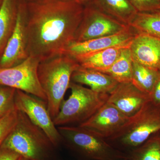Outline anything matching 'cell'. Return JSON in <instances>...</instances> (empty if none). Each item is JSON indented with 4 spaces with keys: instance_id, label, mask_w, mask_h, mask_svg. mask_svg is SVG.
Returning <instances> with one entry per match:
<instances>
[{
    "instance_id": "1",
    "label": "cell",
    "mask_w": 160,
    "mask_h": 160,
    "mask_svg": "<svg viewBox=\"0 0 160 160\" xmlns=\"http://www.w3.org/2000/svg\"><path fill=\"white\" fill-rule=\"evenodd\" d=\"M84 7L76 1L38 0L26 2L29 56L41 62L63 54L73 42Z\"/></svg>"
},
{
    "instance_id": "2",
    "label": "cell",
    "mask_w": 160,
    "mask_h": 160,
    "mask_svg": "<svg viewBox=\"0 0 160 160\" xmlns=\"http://www.w3.org/2000/svg\"><path fill=\"white\" fill-rule=\"evenodd\" d=\"M79 66L74 58L65 54L42 61L39 64L38 77L53 119L59 112L65 93L69 89L72 75Z\"/></svg>"
},
{
    "instance_id": "3",
    "label": "cell",
    "mask_w": 160,
    "mask_h": 160,
    "mask_svg": "<svg viewBox=\"0 0 160 160\" xmlns=\"http://www.w3.org/2000/svg\"><path fill=\"white\" fill-rule=\"evenodd\" d=\"M17 122L2 147L32 160H53L55 147L44 132L18 111Z\"/></svg>"
},
{
    "instance_id": "4",
    "label": "cell",
    "mask_w": 160,
    "mask_h": 160,
    "mask_svg": "<svg viewBox=\"0 0 160 160\" xmlns=\"http://www.w3.org/2000/svg\"><path fill=\"white\" fill-rule=\"evenodd\" d=\"M160 131V107L149 101L129 118L118 133L106 140L116 149L127 154Z\"/></svg>"
},
{
    "instance_id": "5",
    "label": "cell",
    "mask_w": 160,
    "mask_h": 160,
    "mask_svg": "<svg viewBox=\"0 0 160 160\" xmlns=\"http://www.w3.org/2000/svg\"><path fill=\"white\" fill-rule=\"evenodd\" d=\"M71 93L64 100L59 112L53 119L57 127L80 125L89 119L107 102L109 94L99 93L71 82Z\"/></svg>"
},
{
    "instance_id": "6",
    "label": "cell",
    "mask_w": 160,
    "mask_h": 160,
    "mask_svg": "<svg viewBox=\"0 0 160 160\" xmlns=\"http://www.w3.org/2000/svg\"><path fill=\"white\" fill-rule=\"evenodd\" d=\"M62 142L86 159L91 160H118L127 158L125 152L115 148L105 139L80 126L57 127Z\"/></svg>"
},
{
    "instance_id": "7",
    "label": "cell",
    "mask_w": 160,
    "mask_h": 160,
    "mask_svg": "<svg viewBox=\"0 0 160 160\" xmlns=\"http://www.w3.org/2000/svg\"><path fill=\"white\" fill-rule=\"evenodd\" d=\"M40 62L38 59L29 56L16 66L0 68V85L21 90L47 102L38 77Z\"/></svg>"
},
{
    "instance_id": "8",
    "label": "cell",
    "mask_w": 160,
    "mask_h": 160,
    "mask_svg": "<svg viewBox=\"0 0 160 160\" xmlns=\"http://www.w3.org/2000/svg\"><path fill=\"white\" fill-rule=\"evenodd\" d=\"M84 7L82 18L75 33L74 42L116 34L129 27L104 13L91 3Z\"/></svg>"
},
{
    "instance_id": "9",
    "label": "cell",
    "mask_w": 160,
    "mask_h": 160,
    "mask_svg": "<svg viewBox=\"0 0 160 160\" xmlns=\"http://www.w3.org/2000/svg\"><path fill=\"white\" fill-rule=\"evenodd\" d=\"M14 103L18 110L26 114L32 122L44 132L55 148L62 142V136L48 110L47 102L16 89Z\"/></svg>"
},
{
    "instance_id": "10",
    "label": "cell",
    "mask_w": 160,
    "mask_h": 160,
    "mask_svg": "<svg viewBox=\"0 0 160 160\" xmlns=\"http://www.w3.org/2000/svg\"><path fill=\"white\" fill-rule=\"evenodd\" d=\"M26 19V2L19 0L16 24L0 59V68L16 66L29 57Z\"/></svg>"
},
{
    "instance_id": "11",
    "label": "cell",
    "mask_w": 160,
    "mask_h": 160,
    "mask_svg": "<svg viewBox=\"0 0 160 160\" xmlns=\"http://www.w3.org/2000/svg\"><path fill=\"white\" fill-rule=\"evenodd\" d=\"M129 118L107 102L89 119L78 126L106 140L118 133Z\"/></svg>"
},
{
    "instance_id": "12",
    "label": "cell",
    "mask_w": 160,
    "mask_h": 160,
    "mask_svg": "<svg viewBox=\"0 0 160 160\" xmlns=\"http://www.w3.org/2000/svg\"><path fill=\"white\" fill-rule=\"evenodd\" d=\"M137 34L131 26L116 34L79 42H72L63 54L72 57L83 55L116 46L129 45Z\"/></svg>"
},
{
    "instance_id": "13",
    "label": "cell",
    "mask_w": 160,
    "mask_h": 160,
    "mask_svg": "<svg viewBox=\"0 0 160 160\" xmlns=\"http://www.w3.org/2000/svg\"><path fill=\"white\" fill-rule=\"evenodd\" d=\"M149 101V95L138 89L132 82L118 83L109 94L107 102L124 115L131 117Z\"/></svg>"
},
{
    "instance_id": "14",
    "label": "cell",
    "mask_w": 160,
    "mask_h": 160,
    "mask_svg": "<svg viewBox=\"0 0 160 160\" xmlns=\"http://www.w3.org/2000/svg\"><path fill=\"white\" fill-rule=\"evenodd\" d=\"M129 49L133 61L160 71V39L137 33Z\"/></svg>"
},
{
    "instance_id": "15",
    "label": "cell",
    "mask_w": 160,
    "mask_h": 160,
    "mask_svg": "<svg viewBox=\"0 0 160 160\" xmlns=\"http://www.w3.org/2000/svg\"><path fill=\"white\" fill-rule=\"evenodd\" d=\"M71 82L87 85L92 91L103 94L110 93L119 83L109 75L80 66L72 73Z\"/></svg>"
},
{
    "instance_id": "16",
    "label": "cell",
    "mask_w": 160,
    "mask_h": 160,
    "mask_svg": "<svg viewBox=\"0 0 160 160\" xmlns=\"http://www.w3.org/2000/svg\"><path fill=\"white\" fill-rule=\"evenodd\" d=\"M130 44L111 47L73 58L80 67L102 72L110 67L119 56L122 50L124 48L129 47Z\"/></svg>"
},
{
    "instance_id": "17",
    "label": "cell",
    "mask_w": 160,
    "mask_h": 160,
    "mask_svg": "<svg viewBox=\"0 0 160 160\" xmlns=\"http://www.w3.org/2000/svg\"><path fill=\"white\" fill-rule=\"evenodd\" d=\"M90 3L127 26H130L138 12L128 0H93Z\"/></svg>"
},
{
    "instance_id": "18",
    "label": "cell",
    "mask_w": 160,
    "mask_h": 160,
    "mask_svg": "<svg viewBox=\"0 0 160 160\" xmlns=\"http://www.w3.org/2000/svg\"><path fill=\"white\" fill-rule=\"evenodd\" d=\"M19 0H3L0 6V59L14 30Z\"/></svg>"
},
{
    "instance_id": "19",
    "label": "cell",
    "mask_w": 160,
    "mask_h": 160,
    "mask_svg": "<svg viewBox=\"0 0 160 160\" xmlns=\"http://www.w3.org/2000/svg\"><path fill=\"white\" fill-rule=\"evenodd\" d=\"M132 62L129 47H126L122 50L112 65L102 72L109 75L119 83L131 82Z\"/></svg>"
},
{
    "instance_id": "20",
    "label": "cell",
    "mask_w": 160,
    "mask_h": 160,
    "mask_svg": "<svg viewBox=\"0 0 160 160\" xmlns=\"http://www.w3.org/2000/svg\"><path fill=\"white\" fill-rule=\"evenodd\" d=\"M160 73L158 70L143 66L133 60L131 82L138 89L149 95Z\"/></svg>"
},
{
    "instance_id": "21",
    "label": "cell",
    "mask_w": 160,
    "mask_h": 160,
    "mask_svg": "<svg viewBox=\"0 0 160 160\" xmlns=\"http://www.w3.org/2000/svg\"><path fill=\"white\" fill-rule=\"evenodd\" d=\"M130 26L138 33L160 39V10L138 12Z\"/></svg>"
},
{
    "instance_id": "22",
    "label": "cell",
    "mask_w": 160,
    "mask_h": 160,
    "mask_svg": "<svg viewBox=\"0 0 160 160\" xmlns=\"http://www.w3.org/2000/svg\"><path fill=\"white\" fill-rule=\"evenodd\" d=\"M127 155L129 160H160V131Z\"/></svg>"
},
{
    "instance_id": "23",
    "label": "cell",
    "mask_w": 160,
    "mask_h": 160,
    "mask_svg": "<svg viewBox=\"0 0 160 160\" xmlns=\"http://www.w3.org/2000/svg\"><path fill=\"white\" fill-rule=\"evenodd\" d=\"M16 90L11 87L0 85V118L15 108Z\"/></svg>"
},
{
    "instance_id": "24",
    "label": "cell",
    "mask_w": 160,
    "mask_h": 160,
    "mask_svg": "<svg viewBox=\"0 0 160 160\" xmlns=\"http://www.w3.org/2000/svg\"><path fill=\"white\" fill-rule=\"evenodd\" d=\"M18 111L12 109L0 118V148L17 122Z\"/></svg>"
},
{
    "instance_id": "25",
    "label": "cell",
    "mask_w": 160,
    "mask_h": 160,
    "mask_svg": "<svg viewBox=\"0 0 160 160\" xmlns=\"http://www.w3.org/2000/svg\"><path fill=\"white\" fill-rule=\"evenodd\" d=\"M138 12L160 10V0H128Z\"/></svg>"
},
{
    "instance_id": "26",
    "label": "cell",
    "mask_w": 160,
    "mask_h": 160,
    "mask_svg": "<svg viewBox=\"0 0 160 160\" xmlns=\"http://www.w3.org/2000/svg\"><path fill=\"white\" fill-rule=\"evenodd\" d=\"M149 101L152 104L160 107V73L153 89L149 95Z\"/></svg>"
},
{
    "instance_id": "27",
    "label": "cell",
    "mask_w": 160,
    "mask_h": 160,
    "mask_svg": "<svg viewBox=\"0 0 160 160\" xmlns=\"http://www.w3.org/2000/svg\"><path fill=\"white\" fill-rule=\"evenodd\" d=\"M20 156L11 149L1 147L0 148V160H17Z\"/></svg>"
},
{
    "instance_id": "28",
    "label": "cell",
    "mask_w": 160,
    "mask_h": 160,
    "mask_svg": "<svg viewBox=\"0 0 160 160\" xmlns=\"http://www.w3.org/2000/svg\"><path fill=\"white\" fill-rule=\"evenodd\" d=\"M93 0H76L77 2L79 3L81 5H82L83 6H86L92 2Z\"/></svg>"
},
{
    "instance_id": "29",
    "label": "cell",
    "mask_w": 160,
    "mask_h": 160,
    "mask_svg": "<svg viewBox=\"0 0 160 160\" xmlns=\"http://www.w3.org/2000/svg\"><path fill=\"white\" fill-rule=\"evenodd\" d=\"M17 160H32L26 158H23L22 157L20 156Z\"/></svg>"
},
{
    "instance_id": "30",
    "label": "cell",
    "mask_w": 160,
    "mask_h": 160,
    "mask_svg": "<svg viewBox=\"0 0 160 160\" xmlns=\"http://www.w3.org/2000/svg\"><path fill=\"white\" fill-rule=\"evenodd\" d=\"M26 2H35V1H38V0H23Z\"/></svg>"
},
{
    "instance_id": "31",
    "label": "cell",
    "mask_w": 160,
    "mask_h": 160,
    "mask_svg": "<svg viewBox=\"0 0 160 160\" xmlns=\"http://www.w3.org/2000/svg\"><path fill=\"white\" fill-rule=\"evenodd\" d=\"M61 1H66V2H72V1H76V0H61Z\"/></svg>"
},
{
    "instance_id": "32",
    "label": "cell",
    "mask_w": 160,
    "mask_h": 160,
    "mask_svg": "<svg viewBox=\"0 0 160 160\" xmlns=\"http://www.w3.org/2000/svg\"><path fill=\"white\" fill-rule=\"evenodd\" d=\"M3 0H0V6L2 5V2Z\"/></svg>"
},
{
    "instance_id": "33",
    "label": "cell",
    "mask_w": 160,
    "mask_h": 160,
    "mask_svg": "<svg viewBox=\"0 0 160 160\" xmlns=\"http://www.w3.org/2000/svg\"><path fill=\"white\" fill-rule=\"evenodd\" d=\"M118 160H129L127 158L122 159Z\"/></svg>"
}]
</instances>
